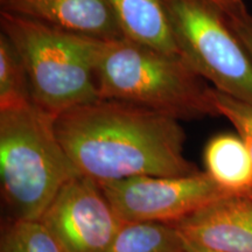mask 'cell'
I'll use <instances>...</instances> for the list:
<instances>
[{
	"label": "cell",
	"mask_w": 252,
	"mask_h": 252,
	"mask_svg": "<svg viewBox=\"0 0 252 252\" xmlns=\"http://www.w3.org/2000/svg\"><path fill=\"white\" fill-rule=\"evenodd\" d=\"M54 127L77 172L98 184L198 171L185 156L181 121L152 109L98 98L59 115Z\"/></svg>",
	"instance_id": "1"
},
{
	"label": "cell",
	"mask_w": 252,
	"mask_h": 252,
	"mask_svg": "<svg viewBox=\"0 0 252 252\" xmlns=\"http://www.w3.org/2000/svg\"><path fill=\"white\" fill-rule=\"evenodd\" d=\"M99 98L135 104L179 121L217 116L213 87L180 56L127 37H90Z\"/></svg>",
	"instance_id": "2"
},
{
	"label": "cell",
	"mask_w": 252,
	"mask_h": 252,
	"mask_svg": "<svg viewBox=\"0 0 252 252\" xmlns=\"http://www.w3.org/2000/svg\"><path fill=\"white\" fill-rule=\"evenodd\" d=\"M54 119L33 103L0 110V181L11 220H39L63 186L81 175Z\"/></svg>",
	"instance_id": "3"
},
{
	"label": "cell",
	"mask_w": 252,
	"mask_h": 252,
	"mask_svg": "<svg viewBox=\"0 0 252 252\" xmlns=\"http://www.w3.org/2000/svg\"><path fill=\"white\" fill-rule=\"evenodd\" d=\"M0 31L13 43L26 68L32 102L47 115L99 98L90 37L0 11Z\"/></svg>",
	"instance_id": "4"
},
{
	"label": "cell",
	"mask_w": 252,
	"mask_h": 252,
	"mask_svg": "<svg viewBox=\"0 0 252 252\" xmlns=\"http://www.w3.org/2000/svg\"><path fill=\"white\" fill-rule=\"evenodd\" d=\"M178 54L214 89L252 103V59L230 27L224 0H161Z\"/></svg>",
	"instance_id": "5"
},
{
	"label": "cell",
	"mask_w": 252,
	"mask_h": 252,
	"mask_svg": "<svg viewBox=\"0 0 252 252\" xmlns=\"http://www.w3.org/2000/svg\"><path fill=\"white\" fill-rule=\"evenodd\" d=\"M98 185L125 222L175 224L207 204L231 196L204 171L181 176H133Z\"/></svg>",
	"instance_id": "6"
},
{
	"label": "cell",
	"mask_w": 252,
	"mask_h": 252,
	"mask_svg": "<svg viewBox=\"0 0 252 252\" xmlns=\"http://www.w3.org/2000/svg\"><path fill=\"white\" fill-rule=\"evenodd\" d=\"M39 220L67 252H105L126 223L98 182L83 175L63 186Z\"/></svg>",
	"instance_id": "7"
},
{
	"label": "cell",
	"mask_w": 252,
	"mask_h": 252,
	"mask_svg": "<svg viewBox=\"0 0 252 252\" xmlns=\"http://www.w3.org/2000/svg\"><path fill=\"white\" fill-rule=\"evenodd\" d=\"M172 225L186 242L207 250L252 252V198H219Z\"/></svg>",
	"instance_id": "8"
},
{
	"label": "cell",
	"mask_w": 252,
	"mask_h": 252,
	"mask_svg": "<svg viewBox=\"0 0 252 252\" xmlns=\"http://www.w3.org/2000/svg\"><path fill=\"white\" fill-rule=\"evenodd\" d=\"M0 11L93 39L125 36L109 0H0Z\"/></svg>",
	"instance_id": "9"
},
{
	"label": "cell",
	"mask_w": 252,
	"mask_h": 252,
	"mask_svg": "<svg viewBox=\"0 0 252 252\" xmlns=\"http://www.w3.org/2000/svg\"><path fill=\"white\" fill-rule=\"evenodd\" d=\"M204 172L228 195L248 196L252 190V157L236 133H220L203 150Z\"/></svg>",
	"instance_id": "10"
},
{
	"label": "cell",
	"mask_w": 252,
	"mask_h": 252,
	"mask_svg": "<svg viewBox=\"0 0 252 252\" xmlns=\"http://www.w3.org/2000/svg\"><path fill=\"white\" fill-rule=\"evenodd\" d=\"M125 37L178 55L161 0H109Z\"/></svg>",
	"instance_id": "11"
},
{
	"label": "cell",
	"mask_w": 252,
	"mask_h": 252,
	"mask_svg": "<svg viewBox=\"0 0 252 252\" xmlns=\"http://www.w3.org/2000/svg\"><path fill=\"white\" fill-rule=\"evenodd\" d=\"M105 252H185V241L172 224L126 222Z\"/></svg>",
	"instance_id": "12"
},
{
	"label": "cell",
	"mask_w": 252,
	"mask_h": 252,
	"mask_svg": "<svg viewBox=\"0 0 252 252\" xmlns=\"http://www.w3.org/2000/svg\"><path fill=\"white\" fill-rule=\"evenodd\" d=\"M32 102L31 86L25 64L13 43L0 32V110Z\"/></svg>",
	"instance_id": "13"
},
{
	"label": "cell",
	"mask_w": 252,
	"mask_h": 252,
	"mask_svg": "<svg viewBox=\"0 0 252 252\" xmlns=\"http://www.w3.org/2000/svg\"><path fill=\"white\" fill-rule=\"evenodd\" d=\"M0 252H67L40 220H11L1 235Z\"/></svg>",
	"instance_id": "14"
},
{
	"label": "cell",
	"mask_w": 252,
	"mask_h": 252,
	"mask_svg": "<svg viewBox=\"0 0 252 252\" xmlns=\"http://www.w3.org/2000/svg\"><path fill=\"white\" fill-rule=\"evenodd\" d=\"M212 99L217 116H222L235 127L252 157V103L235 98L212 89Z\"/></svg>",
	"instance_id": "15"
},
{
	"label": "cell",
	"mask_w": 252,
	"mask_h": 252,
	"mask_svg": "<svg viewBox=\"0 0 252 252\" xmlns=\"http://www.w3.org/2000/svg\"><path fill=\"white\" fill-rule=\"evenodd\" d=\"M224 11L230 27L252 59V13L244 0H224Z\"/></svg>",
	"instance_id": "16"
},
{
	"label": "cell",
	"mask_w": 252,
	"mask_h": 252,
	"mask_svg": "<svg viewBox=\"0 0 252 252\" xmlns=\"http://www.w3.org/2000/svg\"><path fill=\"white\" fill-rule=\"evenodd\" d=\"M184 241H185V239H184ZM185 252H215V251L207 250V249L197 247V245L188 243V242L185 241Z\"/></svg>",
	"instance_id": "17"
},
{
	"label": "cell",
	"mask_w": 252,
	"mask_h": 252,
	"mask_svg": "<svg viewBox=\"0 0 252 252\" xmlns=\"http://www.w3.org/2000/svg\"><path fill=\"white\" fill-rule=\"evenodd\" d=\"M248 196H249V197H251V198H252V190H251V193H250V194H249V195H248Z\"/></svg>",
	"instance_id": "18"
}]
</instances>
